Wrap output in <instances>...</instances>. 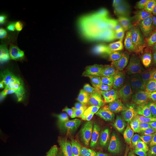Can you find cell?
I'll return each mask as SVG.
<instances>
[{
	"label": "cell",
	"mask_w": 156,
	"mask_h": 156,
	"mask_svg": "<svg viewBox=\"0 0 156 156\" xmlns=\"http://www.w3.org/2000/svg\"><path fill=\"white\" fill-rule=\"evenodd\" d=\"M16 71L17 74L23 78H36L39 74L37 57L34 56H25L17 64Z\"/></svg>",
	"instance_id": "5b68a950"
},
{
	"label": "cell",
	"mask_w": 156,
	"mask_h": 156,
	"mask_svg": "<svg viewBox=\"0 0 156 156\" xmlns=\"http://www.w3.org/2000/svg\"><path fill=\"white\" fill-rule=\"evenodd\" d=\"M39 74L43 77L49 79L55 75L58 68V62L53 54L46 52L37 57Z\"/></svg>",
	"instance_id": "277c9868"
},
{
	"label": "cell",
	"mask_w": 156,
	"mask_h": 156,
	"mask_svg": "<svg viewBox=\"0 0 156 156\" xmlns=\"http://www.w3.org/2000/svg\"><path fill=\"white\" fill-rule=\"evenodd\" d=\"M22 126L13 111L7 110L0 114V153L2 156H12L24 149Z\"/></svg>",
	"instance_id": "7a4b0ae2"
},
{
	"label": "cell",
	"mask_w": 156,
	"mask_h": 156,
	"mask_svg": "<svg viewBox=\"0 0 156 156\" xmlns=\"http://www.w3.org/2000/svg\"><path fill=\"white\" fill-rule=\"evenodd\" d=\"M22 130L25 147L35 151L55 149L61 143V131L43 115L25 110Z\"/></svg>",
	"instance_id": "6da1fadb"
},
{
	"label": "cell",
	"mask_w": 156,
	"mask_h": 156,
	"mask_svg": "<svg viewBox=\"0 0 156 156\" xmlns=\"http://www.w3.org/2000/svg\"><path fill=\"white\" fill-rule=\"evenodd\" d=\"M19 84L17 77L11 72L2 69L0 72V95L2 98L15 96L18 92Z\"/></svg>",
	"instance_id": "3957f363"
},
{
	"label": "cell",
	"mask_w": 156,
	"mask_h": 156,
	"mask_svg": "<svg viewBox=\"0 0 156 156\" xmlns=\"http://www.w3.org/2000/svg\"><path fill=\"white\" fill-rule=\"evenodd\" d=\"M17 46V40L13 37L3 36L0 39V58L7 61L14 56Z\"/></svg>",
	"instance_id": "8992f818"
}]
</instances>
